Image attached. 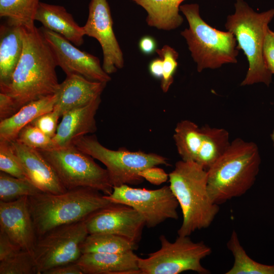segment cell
Here are the masks:
<instances>
[{
	"instance_id": "6da1fadb",
	"label": "cell",
	"mask_w": 274,
	"mask_h": 274,
	"mask_svg": "<svg viewBox=\"0 0 274 274\" xmlns=\"http://www.w3.org/2000/svg\"><path fill=\"white\" fill-rule=\"evenodd\" d=\"M22 30L21 58L10 84L0 90L12 98L17 112L31 101L54 94L59 84L54 53L40 28Z\"/></svg>"
},
{
	"instance_id": "7a4b0ae2",
	"label": "cell",
	"mask_w": 274,
	"mask_h": 274,
	"mask_svg": "<svg viewBox=\"0 0 274 274\" xmlns=\"http://www.w3.org/2000/svg\"><path fill=\"white\" fill-rule=\"evenodd\" d=\"M261 157L257 145L236 138L207 170L208 188L213 201L220 205L244 195L258 174Z\"/></svg>"
},
{
	"instance_id": "3957f363",
	"label": "cell",
	"mask_w": 274,
	"mask_h": 274,
	"mask_svg": "<svg viewBox=\"0 0 274 274\" xmlns=\"http://www.w3.org/2000/svg\"><path fill=\"white\" fill-rule=\"evenodd\" d=\"M168 179L183 215L178 235L190 236L209 227L219 212V205L209 193L207 170L195 162L181 160L176 162Z\"/></svg>"
},
{
	"instance_id": "277c9868",
	"label": "cell",
	"mask_w": 274,
	"mask_h": 274,
	"mask_svg": "<svg viewBox=\"0 0 274 274\" xmlns=\"http://www.w3.org/2000/svg\"><path fill=\"white\" fill-rule=\"evenodd\" d=\"M111 202L100 191L78 187L61 193L42 192L28 197V206L37 237L59 226L84 220Z\"/></svg>"
},
{
	"instance_id": "5b68a950",
	"label": "cell",
	"mask_w": 274,
	"mask_h": 274,
	"mask_svg": "<svg viewBox=\"0 0 274 274\" xmlns=\"http://www.w3.org/2000/svg\"><path fill=\"white\" fill-rule=\"evenodd\" d=\"M235 1L234 13L228 16L225 27L233 34L237 49L243 50L249 63L241 85L263 83L268 86L272 74L265 64L263 45L266 30L274 17V8L257 13L244 0Z\"/></svg>"
},
{
	"instance_id": "8992f818",
	"label": "cell",
	"mask_w": 274,
	"mask_h": 274,
	"mask_svg": "<svg viewBox=\"0 0 274 274\" xmlns=\"http://www.w3.org/2000/svg\"><path fill=\"white\" fill-rule=\"evenodd\" d=\"M180 10L189 25L181 35L187 42L198 72L237 62L239 50L232 32L221 31L209 25L200 17L197 4L181 5Z\"/></svg>"
},
{
	"instance_id": "52a82bcc",
	"label": "cell",
	"mask_w": 274,
	"mask_h": 274,
	"mask_svg": "<svg viewBox=\"0 0 274 274\" xmlns=\"http://www.w3.org/2000/svg\"><path fill=\"white\" fill-rule=\"evenodd\" d=\"M73 144L106 166L113 187L139 185L144 180L139 175L140 172L152 166L169 164L165 157L155 153L130 151L124 148L109 149L101 145L94 134L82 136Z\"/></svg>"
},
{
	"instance_id": "ba28073f",
	"label": "cell",
	"mask_w": 274,
	"mask_h": 274,
	"mask_svg": "<svg viewBox=\"0 0 274 274\" xmlns=\"http://www.w3.org/2000/svg\"><path fill=\"white\" fill-rule=\"evenodd\" d=\"M49 163L66 189L89 187L109 195L113 191L108 172L92 157L74 145L48 150H39Z\"/></svg>"
},
{
	"instance_id": "9c48e42d",
	"label": "cell",
	"mask_w": 274,
	"mask_h": 274,
	"mask_svg": "<svg viewBox=\"0 0 274 274\" xmlns=\"http://www.w3.org/2000/svg\"><path fill=\"white\" fill-rule=\"evenodd\" d=\"M159 250L149 254L147 258L139 257L140 274H179L190 270L211 273L201 263L212 252L203 242H194L189 236L178 235L171 242L164 235L159 236Z\"/></svg>"
},
{
	"instance_id": "30bf717a",
	"label": "cell",
	"mask_w": 274,
	"mask_h": 274,
	"mask_svg": "<svg viewBox=\"0 0 274 274\" xmlns=\"http://www.w3.org/2000/svg\"><path fill=\"white\" fill-rule=\"evenodd\" d=\"M88 232L84 220L56 227L37 238L33 251L37 274L76 262Z\"/></svg>"
},
{
	"instance_id": "8fae6325",
	"label": "cell",
	"mask_w": 274,
	"mask_h": 274,
	"mask_svg": "<svg viewBox=\"0 0 274 274\" xmlns=\"http://www.w3.org/2000/svg\"><path fill=\"white\" fill-rule=\"evenodd\" d=\"M105 196L111 202L133 208L142 216L148 228H154L167 219L179 218V203L169 186L149 190L123 185L113 187L112 193Z\"/></svg>"
},
{
	"instance_id": "7c38bea8",
	"label": "cell",
	"mask_w": 274,
	"mask_h": 274,
	"mask_svg": "<svg viewBox=\"0 0 274 274\" xmlns=\"http://www.w3.org/2000/svg\"><path fill=\"white\" fill-rule=\"evenodd\" d=\"M84 220L88 234H116L137 244L145 226L144 219L133 208L114 202L96 210Z\"/></svg>"
},
{
	"instance_id": "4fadbf2b",
	"label": "cell",
	"mask_w": 274,
	"mask_h": 274,
	"mask_svg": "<svg viewBox=\"0 0 274 274\" xmlns=\"http://www.w3.org/2000/svg\"><path fill=\"white\" fill-rule=\"evenodd\" d=\"M51 48L57 66L66 76L78 75L88 80L108 83L111 78L104 70L97 57L79 50L60 35L42 26L40 28Z\"/></svg>"
},
{
	"instance_id": "5bb4252c",
	"label": "cell",
	"mask_w": 274,
	"mask_h": 274,
	"mask_svg": "<svg viewBox=\"0 0 274 274\" xmlns=\"http://www.w3.org/2000/svg\"><path fill=\"white\" fill-rule=\"evenodd\" d=\"M113 21L107 0H91L85 35L96 39L103 54L102 67L108 74L124 66L123 55L113 30Z\"/></svg>"
},
{
	"instance_id": "9a60e30c",
	"label": "cell",
	"mask_w": 274,
	"mask_h": 274,
	"mask_svg": "<svg viewBox=\"0 0 274 274\" xmlns=\"http://www.w3.org/2000/svg\"><path fill=\"white\" fill-rule=\"evenodd\" d=\"M0 229L23 250L33 255L37 236L29 211L28 196L0 201Z\"/></svg>"
},
{
	"instance_id": "2e32d148",
	"label": "cell",
	"mask_w": 274,
	"mask_h": 274,
	"mask_svg": "<svg viewBox=\"0 0 274 274\" xmlns=\"http://www.w3.org/2000/svg\"><path fill=\"white\" fill-rule=\"evenodd\" d=\"M11 143L27 179L42 191L57 194L66 190L38 150L27 147L16 140Z\"/></svg>"
},
{
	"instance_id": "e0dca14e",
	"label": "cell",
	"mask_w": 274,
	"mask_h": 274,
	"mask_svg": "<svg viewBox=\"0 0 274 274\" xmlns=\"http://www.w3.org/2000/svg\"><path fill=\"white\" fill-rule=\"evenodd\" d=\"M101 102L100 96L88 105L65 112L54 136L53 149L68 146L77 139L97 130L95 116Z\"/></svg>"
},
{
	"instance_id": "ac0fdd59",
	"label": "cell",
	"mask_w": 274,
	"mask_h": 274,
	"mask_svg": "<svg viewBox=\"0 0 274 274\" xmlns=\"http://www.w3.org/2000/svg\"><path fill=\"white\" fill-rule=\"evenodd\" d=\"M107 84L78 75L66 76L55 93L56 99L54 109L62 117L68 111L85 106L100 96Z\"/></svg>"
},
{
	"instance_id": "d6986e66",
	"label": "cell",
	"mask_w": 274,
	"mask_h": 274,
	"mask_svg": "<svg viewBox=\"0 0 274 274\" xmlns=\"http://www.w3.org/2000/svg\"><path fill=\"white\" fill-rule=\"evenodd\" d=\"M139 259L133 251L90 253L82 254L76 262L84 274H140Z\"/></svg>"
},
{
	"instance_id": "ffe728a7",
	"label": "cell",
	"mask_w": 274,
	"mask_h": 274,
	"mask_svg": "<svg viewBox=\"0 0 274 274\" xmlns=\"http://www.w3.org/2000/svg\"><path fill=\"white\" fill-rule=\"evenodd\" d=\"M35 19L44 27L60 35L76 46L84 43L83 27L79 25L62 6L40 2Z\"/></svg>"
},
{
	"instance_id": "44dd1931",
	"label": "cell",
	"mask_w": 274,
	"mask_h": 274,
	"mask_svg": "<svg viewBox=\"0 0 274 274\" xmlns=\"http://www.w3.org/2000/svg\"><path fill=\"white\" fill-rule=\"evenodd\" d=\"M23 47L22 27L6 22L0 27V90L11 83Z\"/></svg>"
},
{
	"instance_id": "7402d4cb",
	"label": "cell",
	"mask_w": 274,
	"mask_h": 274,
	"mask_svg": "<svg viewBox=\"0 0 274 274\" xmlns=\"http://www.w3.org/2000/svg\"><path fill=\"white\" fill-rule=\"evenodd\" d=\"M56 97L47 96L31 101L21 108L13 115L0 121V140L12 142L20 130L39 116L53 110Z\"/></svg>"
},
{
	"instance_id": "603a6c76",
	"label": "cell",
	"mask_w": 274,
	"mask_h": 274,
	"mask_svg": "<svg viewBox=\"0 0 274 274\" xmlns=\"http://www.w3.org/2000/svg\"><path fill=\"white\" fill-rule=\"evenodd\" d=\"M147 13L146 22L151 27L163 30L179 27L183 22L180 6L185 0H132Z\"/></svg>"
},
{
	"instance_id": "cb8c5ba5",
	"label": "cell",
	"mask_w": 274,
	"mask_h": 274,
	"mask_svg": "<svg viewBox=\"0 0 274 274\" xmlns=\"http://www.w3.org/2000/svg\"><path fill=\"white\" fill-rule=\"evenodd\" d=\"M173 138L182 160L195 162L204 142L203 127L190 120H182L175 128Z\"/></svg>"
},
{
	"instance_id": "d4e9b609",
	"label": "cell",
	"mask_w": 274,
	"mask_h": 274,
	"mask_svg": "<svg viewBox=\"0 0 274 274\" xmlns=\"http://www.w3.org/2000/svg\"><path fill=\"white\" fill-rule=\"evenodd\" d=\"M204 142L195 162L208 170L229 146V133L224 128L203 126Z\"/></svg>"
},
{
	"instance_id": "484cf974",
	"label": "cell",
	"mask_w": 274,
	"mask_h": 274,
	"mask_svg": "<svg viewBox=\"0 0 274 274\" xmlns=\"http://www.w3.org/2000/svg\"><path fill=\"white\" fill-rule=\"evenodd\" d=\"M227 247L232 254L233 263L226 274H274V264L259 263L247 254L235 231L232 232Z\"/></svg>"
},
{
	"instance_id": "4316f807",
	"label": "cell",
	"mask_w": 274,
	"mask_h": 274,
	"mask_svg": "<svg viewBox=\"0 0 274 274\" xmlns=\"http://www.w3.org/2000/svg\"><path fill=\"white\" fill-rule=\"evenodd\" d=\"M136 248L137 244L123 236L109 233L88 234L81 246L82 254L122 253Z\"/></svg>"
},
{
	"instance_id": "83f0119b",
	"label": "cell",
	"mask_w": 274,
	"mask_h": 274,
	"mask_svg": "<svg viewBox=\"0 0 274 274\" xmlns=\"http://www.w3.org/2000/svg\"><path fill=\"white\" fill-rule=\"evenodd\" d=\"M40 3V0H0V16L10 23L33 28Z\"/></svg>"
},
{
	"instance_id": "f1b7e54d",
	"label": "cell",
	"mask_w": 274,
	"mask_h": 274,
	"mask_svg": "<svg viewBox=\"0 0 274 274\" xmlns=\"http://www.w3.org/2000/svg\"><path fill=\"white\" fill-rule=\"evenodd\" d=\"M42 192L28 179L18 178L0 172V201H12L23 196H31Z\"/></svg>"
},
{
	"instance_id": "f546056e",
	"label": "cell",
	"mask_w": 274,
	"mask_h": 274,
	"mask_svg": "<svg viewBox=\"0 0 274 274\" xmlns=\"http://www.w3.org/2000/svg\"><path fill=\"white\" fill-rule=\"evenodd\" d=\"M0 274H37L33 255L21 250L0 261Z\"/></svg>"
},
{
	"instance_id": "4dcf8cb0",
	"label": "cell",
	"mask_w": 274,
	"mask_h": 274,
	"mask_svg": "<svg viewBox=\"0 0 274 274\" xmlns=\"http://www.w3.org/2000/svg\"><path fill=\"white\" fill-rule=\"evenodd\" d=\"M156 52L162 60L161 88L163 92L166 93L174 82V76L178 65L179 53L174 48L166 45L161 49H157Z\"/></svg>"
},
{
	"instance_id": "1f68e13d",
	"label": "cell",
	"mask_w": 274,
	"mask_h": 274,
	"mask_svg": "<svg viewBox=\"0 0 274 274\" xmlns=\"http://www.w3.org/2000/svg\"><path fill=\"white\" fill-rule=\"evenodd\" d=\"M0 170L13 177L27 179L10 142L0 140Z\"/></svg>"
},
{
	"instance_id": "d6a6232c",
	"label": "cell",
	"mask_w": 274,
	"mask_h": 274,
	"mask_svg": "<svg viewBox=\"0 0 274 274\" xmlns=\"http://www.w3.org/2000/svg\"><path fill=\"white\" fill-rule=\"evenodd\" d=\"M16 140L27 147L38 150L53 149L52 138L31 123L20 130Z\"/></svg>"
},
{
	"instance_id": "836d02e7",
	"label": "cell",
	"mask_w": 274,
	"mask_h": 274,
	"mask_svg": "<svg viewBox=\"0 0 274 274\" xmlns=\"http://www.w3.org/2000/svg\"><path fill=\"white\" fill-rule=\"evenodd\" d=\"M60 117L59 112L53 109L52 111L39 116L30 123L52 139L56 134Z\"/></svg>"
},
{
	"instance_id": "e575fe53",
	"label": "cell",
	"mask_w": 274,
	"mask_h": 274,
	"mask_svg": "<svg viewBox=\"0 0 274 274\" xmlns=\"http://www.w3.org/2000/svg\"><path fill=\"white\" fill-rule=\"evenodd\" d=\"M263 57L266 67L272 74H274V31L270 30L269 27L265 33Z\"/></svg>"
},
{
	"instance_id": "d590c367",
	"label": "cell",
	"mask_w": 274,
	"mask_h": 274,
	"mask_svg": "<svg viewBox=\"0 0 274 274\" xmlns=\"http://www.w3.org/2000/svg\"><path fill=\"white\" fill-rule=\"evenodd\" d=\"M139 175L144 180L155 185H159L168 179V174L157 166L148 167L142 170Z\"/></svg>"
},
{
	"instance_id": "8d00e7d4",
	"label": "cell",
	"mask_w": 274,
	"mask_h": 274,
	"mask_svg": "<svg viewBox=\"0 0 274 274\" xmlns=\"http://www.w3.org/2000/svg\"><path fill=\"white\" fill-rule=\"evenodd\" d=\"M21 250L6 233L0 229V261L9 258Z\"/></svg>"
},
{
	"instance_id": "74e56055",
	"label": "cell",
	"mask_w": 274,
	"mask_h": 274,
	"mask_svg": "<svg viewBox=\"0 0 274 274\" xmlns=\"http://www.w3.org/2000/svg\"><path fill=\"white\" fill-rule=\"evenodd\" d=\"M16 112L12 98L4 93L0 92V121L10 117Z\"/></svg>"
},
{
	"instance_id": "f35d334b",
	"label": "cell",
	"mask_w": 274,
	"mask_h": 274,
	"mask_svg": "<svg viewBox=\"0 0 274 274\" xmlns=\"http://www.w3.org/2000/svg\"><path fill=\"white\" fill-rule=\"evenodd\" d=\"M43 274H84L80 267L76 263L59 265L46 271Z\"/></svg>"
},
{
	"instance_id": "ab89813d",
	"label": "cell",
	"mask_w": 274,
	"mask_h": 274,
	"mask_svg": "<svg viewBox=\"0 0 274 274\" xmlns=\"http://www.w3.org/2000/svg\"><path fill=\"white\" fill-rule=\"evenodd\" d=\"M139 47L144 54L147 55L152 54L157 49L156 40L150 36H144L140 40Z\"/></svg>"
},
{
	"instance_id": "60d3db41",
	"label": "cell",
	"mask_w": 274,
	"mask_h": 274,
	"mask_svg": "<svg viewBox=\"0 0 274 274\" xmlns=\"http://www.w3.org/2000/svg\"><path fill=\"white\" fill-rule=\"evenodd\" d=\"M149 71L150 74L156 79H161L163 74L162 60L156 58L151 61L149 64Z\"/></svg>"
},
{
	"instance_id": "b9f144b4",
	"label": "cell",
	"mask_w": 274,
	"mask_h": 274,
	"mask_svg": "<svg viewBox=\"0 0 274 274\" xmlns=\"http://www.w3.org/2000/svg\"><path fill=\"white\" fill-rule=\"evenodd\" d=\"M270 138H271V139L273 144V146L274 147V129H273L272 132L271 133Z\"/></svg>"
}]
</instances>
